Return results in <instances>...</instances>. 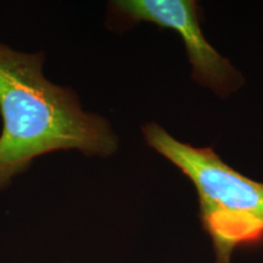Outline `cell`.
<instances>
[{
    "label": "cell",
    "instance_id": "7a4b0ae2",
    "mask_svg": "<svg viewBox=\"0 0 263 263\" xmlns=\"http://www.w3.org/2000/svg\"><path fill=\"white\" fill-rule=\"evenodd\" d=\"M146 144L178 167L195 186L199 218L212 241L216 263H230L233 252L263 242V183L228 166L212 147L174 139L155 122L141 127Z\"/></svg>",
    "mask_w": 263,
    "mask_h": 263
},
{
    "label": "cell",
    "instance_id": "3957f363",
    "mask_svg": "<svg viewBox=\"0 0 263 263\" xmlns=\"http://www.w3.org/2000/svg\"><path fill=\"white\" fill-rule=\"evenodd\" d=\"M108 25L123 27L145 21L172 29L184 41L197 83L227 95L241 84L242 78L205 39L200 26V6L194 0H115L108 3Z\"/></svg>",
    "mask_w": 263,
    "mask_h": 263
},
{
    "label": "cell",
    "instance_id": "6da1fadb",
    "mask_svg": "<svg viewBox=\"0 0 263 263\" xmlns=\"http://www.w3.org/2000/svg\"><path fill=\"white\" fill-rule=\"evenodd\" d=\"M45 54L0 42V192L35 159L58 151L107 157L118 137L101 115L85 111L78 93L45 77Z\"/></svg>",
    "mask_w": 263,
    "mask_h": 263
}]
</instances>
